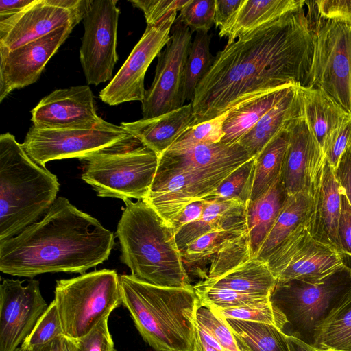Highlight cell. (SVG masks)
<instances>
[{
	"label": "cell",
	"mask_w": 351,
	"mask_h": 351,
	"mask_svg": "<svg viewBox=\"0 0 351 351\" xmlns=\"http://www.w3.org/2000/svg\"><path fill=\"white\" fill-rule=\"evenodd\" d=\"M305 1L280 18L227 43L214 56L191 101L193 127L258 94L289 84L308 87L314 32Z\"/></svg>",
	"instance_id": "obj_1"
},
{
	"label": "cell",
	"mask_w": 351,
	"mask_h": 351,
	"mask_svg": "<svg viewBox=\"0 0 351 351\" xmlns=\"http://www.w3.org/2000/svg\"><path fill=\"white\" fill-rule=\"evenodd\" d=\"M114 244L110 230L59 197L41 220L0 241V271L29 278L45 273L82 274L108 260Z\"/></svg>",
	"instance_id": "obj_2"
},
{
	"label": "cell",
	"mask_w": 351,
	"mask_h": 351,
	"mask_svg": "<svg viewBox=\"0 0 351 351\" xmlns=\"http://www.w3.org/2000/svg\"><path fill=\"white\" fill-rule=\"evenodd\" d=\"M252 158L239 144L218 143L165 152L143 200L170 226L191 203L203 201Z\"/></svg>",
	"instance_id": "obj_3"
},
{
	"label": "cell",
	"mask_w": 351,
	"mask_h": 351,
	"mask_svg": "<svg viewBox=\"0 0 351 351\" xmlns=\"http://www.w3.org/2000/svg\"><path fill=\"white\" fill-rule=\"evenodd\" d=\"M122 304L143 340L155 351H195L197 312L201 306L193 289L165 287L119 276Z\"/></svg>",
	"instance_id": "obj_4"
},
{
	"label": "cell",
	"mask_w": 351,
	"mask_h": 351,
	"mask_svg": "<svg viewBox=\"0 0 351 351\" xmlns=\"http://www.w3.org/2000/svg\"><path fill=\"white\" fill-rule=\"evenodd\" d=\"M123 202L116 232L122 263L146 283L192 287L172 228L143 200Z\"/></svg>",
	"instance_id": "obj_5"
},
{
	"label": "cell",
	"mask_w": 351,
	"mask_h": 351,
	"mask_svg": "<svg viewBox=\"0 0 351 351\" xmlns=\"http://www.w3.org/2000/svg\"><path fill=\"white\" fill-rule=\"evenodd\" d=\"M60 184L7 132L0 136V241L12 238L48 211Z\"/></svg>",
	"instance_id": "obj_6"
},
{
	"label": "cell",
	"mask_w": 351,
	"mask_h": 351,
	"mask_svg": "<svg viewBox=\"0 0 351 351\" xmlns=\"http://www.w3.org/2000/svg\"><path fill=\"white\" fill-rule=\"evenodd\" d=\"M159 157L133 136L80 160L82 179L97 195L144 200L153 182Z\"/></svg>",
	"instance_id": "obj_7"
},
{
	"label": "cell",
	"mask_w": 351,
	"mask_h": 351,
	"mask_svg": "<svg viewBox=\"0 0 351 351\" xmlns=\"http://www.w3.org/2000/svg\"><path fill=\"white\" fill-rule=\"evenodd\" d=\"M351 292V267L345 265L315 281L276 282L270 300L285 316L293 335L313 345L317 328Z\"/></svg>",
	"instance_id": "obj_8"
},
{
	"label": "cell",
	"mask_w": 351,
	"mask_h": 351,
	"mask_svg": "<svg viewBox=\"0 0 351 351\" xmlns=\"http://www.w3.org/2000/svg\"><path fill=\"white\" fill-rule=\"evenodd\" d=\"M54 301L64 335L76 340L122 304L119 276L101 269L56 281Z\"/></svg>",
	"instance_id": "obj_9"
},
{
	"label": "cell",
	"mask_w": 351,
	"mask_h": 351,
	"mask_svg": "<svg viewBox=\"0 0 351 351\" xmlns=\"http://www.w3.org/2000/svg\"><path fill=\"white\" fill-rule=\"evenodd\" d=\"M311 23L315 47L308 87L321 89L351 114V19L317 16Z\"/></svg>",
	"instance_id": "obj_10"
},
{
	"label": "cell",
	"mask_w": 351,
	"mask_h": 351,
	"mask_svg": "<svg viewBox=\"0 0 351 351\" xmlns=\"http://www.w3.org/2000/svg\"><path fill=\"white\" fill-rule=\"evenodd\" d=\"M130 136L121 125L104 119L90 129H40L33 125L22 145L36 162L45 166L54 160L82 159Z\"/></svg>",
	"instance_id": "obj_11"
},
{
	"label": "cell",
	"mask_w": 351,
	"mask_h": 351,
	"mask_svg": "<svg viewBox=\"0 0 351 351\" xmlns=\"http://www.w3.org/2000/svg\"><path fill=\"white\" fill-rule=\"evenodd\" d=\"M276 282L320 280L346 265L337 251L315 239L300 224L266 261Z\"/></svg>",
	"instance_id": "obj_12"
},
{
	"label": "cell",
	"mask_w": 351,
	"mask_h": 351,
	"mask_svg": "<svg viewBox=\"0 0 351 351\" xmlns=\"http://www.w3.org/2000/svg\"><path fill=\"white\" fill-rule=\"evenodd\" d=\"M117 0H90L83 19L80 49L81 65L88 84L98 85L112 76L118 60L117 34L120 10Z\"/></svg>",
	"instance_id": "obj_13"
},
{
	"label": "cell",
	"mask_w": 351,
	"mask_h": 351,
	"mask_svg": "<svg viewBox=\"0 0 351 351\" xmlns=\"http://www.w3.org/2000/svg\"><path fill=\"white\" fill-rule=\"evenodd\" d=\"M166 47L157 56L154 79L141 101L143 119L156 117L184 106L182 77L193 32L176 19Z\"/></svg>",
	"instance_id": "obj_14"
},
{
	"label": "cell",
	"mask_w": 351,
	"mask_h": 351,
	"mask_svg": "<svg viewBox=\"0 0 351 351\" xmlns=\"http://www.w3.org/2000/svg\"><path fill=\"white\" fill-rule=\"evenodd\" d=\"M176 16L177 12H173L156 24L147 25L124 64L100 91L99 97L102 101L110 106H116L127 101H143L145 93L144 80L146 71L169 41Z\"/></svg>",
	"instance_id": "obj_15"
},
{
	"label": "cell",
	"mask_w": 351,
	"mask_h": 351,
	"mask_svg": "<svg viewBox=\"0 0 351 351\" xmlns=\"http://www.w3.org/2000/svg\"><path fill=\"white\" fill-rule=\"evenodd\" d=\"M38 280L3 279L0 285V351H14L47 308Z\"/></svg>",
	"instance_id": "obj_16"
},
{
	"label": "cell",
	"mask_w": 351,
	"mask_h": 351,
	"mask_svg": "<svg viewBox=\"0 0 351 351\" xmlns=\"http://www.w3.org/2000/svg\"><path fill=\"white\" fill-rule=\"evenodd\" d=\"M74 26L66 25L19 47L0 46V101L12 91L35 83Z\"/></svg>",
	"instance_id": "obj_17"
},
{
	"label": "cell",
	"mask_w": 351,
	"mask_h": 351,
	"mask_svg": "<svg viewBox=\"0 0 351 351\" xmlns=\"http://www.w3.org/2000/svg\"><path fill=\"white\" fill-rule=\"evenodd\" d=\"M33 125L40 129H90L103 119L95 110L87 85L56 90L32 110Z\"/></svg>",
	"instance_id": "obj_18"
},
{
	"label": "cell",
	"mask_w": 351,
	"mask_h": 351,
	"mask_svg": "<svg viewBox=\"0 0 351 351\" xmlns=\"http://www.w3.org/2000/svg\"><path fill=\"white\" fill-rule=\"evenodd\" d=\"M85 15L55 5L49 0H34L16 14L0 16V46L16 49L64 25L75 27Z\"/></svg>",
	"instance_id": "obj_19"
},
{
	"label": "cell",
	"mask_w": 351,
	"mask_h": 351,
	"mask_svg": "<svg viewBox=\"0 0 351 351\" xmlns=\"http://www.w3.org/2000/svg\"><path fill=\"white\" fill-rule=\"evenodd\" d=\"M290 138L281 179L288 196L311 191L325 156L311 133L303 112L289 124Z\"/></svg>",
	"instance_id": "obj_20"
},
{
	"label": "cell",
	"mask_w": 351,
	"mask_h": 351,
	"mask_svg": "<svg viewBox=\"0 0 351 351\" xmlns=\"http://www.w3.org/2000/svg\"><path fill=\"white\" fill-rule=\"evenodd\" d=\"M312 199L304 225L313 237L343 257L338 235L341 189L335 169L325 159L311 189Z\"/></svg>",
	"instance_id": "obj_21"
},
{
	"label": "cell",
	"mask_w": 351,
	"mask_h": 351,
	"mask_svg": "<svg viewBox=\"0 0 351 351\" xmlns=\"http://www.w3.org/2000/svg\"><path fill=\"white\" fill-rule=\"evenodd\" d=\"M193 106L190 102L156 117L122 122L121 126L160 157L193 127Z\"/></svg>",
	"instance_id": "obj_22"
},
{
	"label": "cell",
	"mask_w": 351,
	"mask_h": 351,
	"mask_svg": "<svg viewBox=\"0 0 351 351\" xmlns=\"http://www.w3.org/2000/svg\"><path fill=\"white\" fill-rule=\"evenodd\" d=\"M204 201L206 206L202 217L182 228L176 234V241L180 252L206 233L247 228L246 204L239 198Z\"/></svg>",
	"instance_id": "obj_23"
},
{
	"label": "cell",
	"mask_w": 351,
	"mask_h": 351,
	"mask_svg": "<svg viewBox=\"0 0 351 351\" xmlns=\"http://www.w3.org/2000/svg\"><path fill=\"white\" fill-rule=\"evenodd\" d=\"M300 85L295 84L238 142L252 157L263 149L298 116L302 110Z\"/></svg>",
	"instance_id": "obj_24"
},
{
	"label": "cell",
	"mask_w": 351,
	"mask_h": 351,
	"mask_svg": "<svg viewBox=\"0 0 351 351\" xmlns=\"http://www.w3.org/2000/svg\"><path fill=\"white\" fill-rule=\"evenodd\" d=\"M299 90L304 117L324 155L331 136L350 113L321 89L300 86Z\"/></svg>",
	"instance_id": "obj_25"
},
{
	"label": "cell",
	"mask_w": 351,
	"mask_h": 351,
	"mask_svg": "<svg viewBox=\"0 0 351 351\" xmlns=\"http://www.w3.org/2000/svg\"><path fill=\"white\" fill-rule=\"evenodd\" d=\"M304 0H243L228 25L219 32L228 43L251 33L304 3Z\"/></svg>",
	"instance_id": "obj_26"
},
{
	"label": "cell",
	"mask_w": 351,
	"mask_h": 351,
	"mask_svg": "<svg viewBox=\"0 0 351 351\" xmlns=\"http://www.w3.org/2000/svg\"><path fill=\"white\" fill-rule=\"evenodd\" d=\"M296 84L258 94L232 107L223 122L221 143H238L241 138Z\"/></svg>",
	"instance_id": "obj_27"
},
{
	"label": "cell",
	"mask_w": 351,
	"mask_h": 351,
	"mask_svg": "<svg viewBox=\"0 0 351 351\" xmlns=\"http://www.w3.org/2000/svg\"><path fill=\"white\" fill-rule=\"evenodd\" d=\"M287 197L280 176L262 196L246 203L247 225L253 258L257 257Z\"/></svg>",
	"instance_id": "obj_28"
},
{
	"label": "cell",
	"mask_w": 351,
	"mask_h": 351,
	"mask_svg": "<svg viewBox=\"0 0 351 351\" xmlns=\"http://www.w3.org/2000/svg\"><path fill=\"white\" fill-rule=\"evenodd\" d=\"M276 284L267 262L252 258L221 276L200 280L193 286L270 295Z\"/></svg>",
	"instance_id": "obj_29"
},
{
	"label": "cell",
	"mask_w": 351,
	"mask_h": 351,
	"mask_svg": "<svg viewBox=\"0 0 351 351\" xmlns=\"http://www.w3.org/2000/svg\"><path fill=\"white\" fill-rule=\"evenodd\" d=\"M311 191L288 196L283 207L257 255L267 261L271 252L301 223H304L311 206Z\"/></svg>",
	"instance_id": "obj_30"
},
{
	"label": "cell",
	"mask_w": 351,
	"mask_h": 351,
	"mask_svg": "<svg viewBox=\"0 0 351 351\" xmlns=\"http://www.w3.org/2000/svg\"><path fill=\"white\" fill-rule=\"evenodd\" d=\"M222 318L232 330L239 348L249 351H290L287 334L275 326Z\"/></svg>",
	"instance_id": "obj_31"
},
{
	"label": "cell",
	"mask_w": 351,
	"mask_h": 351,
	"mask_svg": "<svg viewBox=\"0 0 351 351\" xmlns=\"http://www.w3.org/2000/svg\"><path fill=\"white\" fill-rule=\"evenodd\" d=\"M289 124L255 157L250 201L262 196L281 176L290 138Z\"/></svg>",
	"instance_id": "obj_32"
},
{
	"label": "cell",
	"mask_w": 351,
	"mask_h": 351,
	"mask_svg": "<svg viewBox=\"0 0 351 351\" xmlns=\"http://www.w3.org/2000/svg\"><path fill=\"white\" fill-rule=\"evenodd\" d=\"M313 346L324 351H351V292L317 328Z\"/></svg>",
	"instance_id": "obj_33"
},
{
	"label": "cell",
	"mask_w": 351,
	"mask_h": 351,
	"mask_svg": "<svg viewBox=\"0 0 351 351\" xmlns=\"http://www.w3.org/2000/svg\"><path fill=\"white\" fill-rule=\"evenodd\" d=\"M211 35L197 32L184 64L182 82V101H193L197 86L211 66L214 56L210 52Z\"/></svg>",
	"instance_id": "obj_34"
},
{
	"label": "cell",
	"mask_w": 351,
	"mask_h": 351,
	"mask_svg": "<svg viewBox=\"0 0 351 351\" xmlns=\"http://www.w3.org/2000/svg\"><path fill=\"white\" fill-rule=\"evenodd\" d=\"M248 232L247 228L214 231L202 235L180 252L186 272L194 273L203 278L202 269L213 256L228 239Z\"/></svg>",
	"instance_id": "obj_35"
},
{
	"label": "cell",
	"mask_w": 351,
	"mask_h": 351,
	"mask_svg": "<svg viewBox=\"0 0 351 351\" xmlns=\"http://www.w3.org/2000/svg\"><path fill=\"white\" fill-rule=\"evenodd\" d=\"M252 258L248 232L232 237L210 258L206 279L221 276Z\"/></svg>",
	"instance_id": "obj_36"
},
{
	"label": "cell",
	"mask_w": 351,
	"mask_h": 351,
	"mask_svg": "<svg viewBox=\"0 0 351 351\" xmlns=\"http://www.w3.org/2000/svg\"><path fill=\"white\" fill-rule=\"evenodd\" d=\"M193 289L199 300L201 306L209 308H234L256 306L270 301V295L239 292L217 287H197Z\"/></svg>",
	"instance_id": "obj_37"
},
{
	"label": "cell",
	"mask_w": 351,
	"mask_h": 351,
	"mask_svg": "<svg viewBox=\"0 0 351 351\" xmlns=\"http://www.w3.org/2000/svg\"><path fill=\"white\" fill-rule=\"evenodd\" d=\"M254 167L255 157L237 169L215 191L204 200H225L239 198L246 204L250 199Z\"/></svg>",
	"instance_id": "obj_38"
},
{
	"label": "cell",
	"mask_w": 351,
	"mask_h": 351,
	"mask_svg": "<svg viewBox=\"0 0 351 351\" xmlns=\"http://www.w3.org/2000/svg\"><path fill=\"white\" fill-rule=\"evenodd\" d=\"M227 114L228 112L189 128L167 150L181 151L220 143L224 136L223 125Z\"/></svg>",
	"instance_id": "obj_39"
},
{
	"label": "cell",
	"mask_w": 351,
	"mask_h": 351,
	"mask_svg": "<svg viewBox=\"0 0 351 351\" xmlns=\"http://www.w3.org/2000/svg\"><path fill=\"white\" fill-rule=\"evenodd\" d=\"M223 318L259 322L276 326L284 332L287 319L271 300L259 305L234 308H210Z\"/></svg>",
	"instance_id": "obj_40"
},
{
	"label": "cell",
	"mask_w": 351,
	"mask_h": 351,
	"mask_svg": "<svg viewBox=\"0 0 351 351\" xmlns=\"http://www.w3.org/2000/svg\"><path fill=\"white\" fill-rule=\"evenodd\" d=\"M62 335H64V332L58 309L53 300L21 346L32 349Z\"/></svg>",
	"instance_id": "obj_41"
},
{
	"label": "cell",
	"mask_w": 351,
	"mask_h": 351,
	"mask_svg": "<svg viewBox=\"0 0 351 351\" xmlns=\"http://www.w3.org/2000/svg\"><path fill=\"white\" fill-rule=\"evenodd\" d=\"M197 323L217 340L223 351H240L230 327L221 317L210 308L204 306L198 308Z\"/></svg>",
	"instance_id": "obj_42"
},
{
	"label": "cell",
	"mask_w": 351,
	"mask_h": 351,
	"mask_svg": "<svg viewBox=\"0 0 351 351\" xmlns=\"http://www.w3.org/2000/svg\"><path fill=\"white\" fill-rule=\"evenodd\" d=\"M215 0H189L178 19L194 32H208L214 23Z\"/></svg>",
	"instance_id": "obj_43"
},
{
	"label": "cell",
	"mask_w": 351,
	"mask_h": 351,
	"mask_svg": "<svg viewBox=\"0 0 351 351\" xmlns=\"http://www.w3.org/2000/svg\"><path fill=\"white\" fill-rule=\"evenodd\" d=\"M108 317L102 319L88 333L75 340L77 351H115L108 329Z\"/></svg>",
	"instance_id": "obj_44"
},
{
	"label": "cell",
	"mask_w": 351,
	"mask_h": 351,
	"mask_svg": "<svg viewBox=\"0 0 351 351\" xmlns=\"http://www.w3.org/2000/svg\"><path fill=\"white\" fill-rule=\"evenodd\" d=\"M189 0H131L143 13L147 25L156 24L167 14L180 11Z\"/></svg>",
	"instance_id": "obj_45"
},
{
	"label": "cell",
	"mask_w": 351,
	"mask_h": 351,
	"mask_svg": "<svg viewBox=\"0 0 351 351\" xmlns=\"http://www.w3.org/2000/svg\"><path fill=\"white\" fill-rule=\"evenodd\" d=\"M351 145V114H349L329 140L325 152V159L335 170L337 168L344 152Z\"/></svg>",
	"instance_id": "obj_46"
},
{
	"label": "cell",
	"mask_w": 351,
	"mask_h": 351,
	"mask_svg": "<svg viewBox=\"0 0 351 351\" xmlns=\"http://www.w3.org/2000/svg\"><path fill=\"white\" fill-rule=\"evenodd\" d=\"M338 235L345 263L351 267V206L341 190Z\"/></svg>",
	"instance_id": "obj_47"
},
{
	"label": "cell",
	"mask_w": 351,
	"mask_h": 351,
	"mask_svg": "<svg viewBox=\"0 0 351 351\" xmlns=\"http://www.w3.org/2000/svg\"><path fill=\"white\" fill-rule=\"evenodd\" d=\"M313 3L320 18L351 19V0H317Z\"/></svg>",
	"instance_id": "obj_48"
},
{
	"label": "cell",
	"mask_w": 351,
	"mask_h": 351,
	"mask_svg": "<svg viewBox=\"0 0 351 351\" xmlns=\"http://www.w3.org/2000/svg\"><path fill=\"white\" fill-rule=\"evenodd\" d=\"M243 0H215L214 23L219 31L224 29L238 11Z\"/></svg>",
	"instance_id": "obj_49"
},
{
	"label": "cell",
	"mask_w": 351,
	"mask_h": 351,
	"mask_svg": "<svg viewBox=\"0 0 351 351\" xmlns=\"http://www.w3.org/2000/svg\"><path fill=\"white\" fill-rule=\"evenodd\" d=\"M205 206L204 200L187 205L170 225L175 234L184 226L198 220L203 214Z\"/></svg>",
	"instance_id": "obj_50"
},
{
	"label": "cell",
	"mask_w": 351,
	"mask_h": 351,
	"mask_svg": "<svg viewBox=\"0 0 351 351\" xmlns=\"http://www.w3.org/2000/svg\"><path fill=\"white\" fill-rule=\"evenodd\" d=\"M335 173L340 187L351 206V153L349 148L341 156Z\"/></svg>",
	"instance_id": "obj_51"
},
{
	"label": "cell",
	"mask_w": 351,
	"mask_h": 351,
	"mask_svg": "<svg viewBox=\"0 0 351 351\" xmlns=\"http://www.w3.org/2000/svg\"><path fill=\"white\" fill-rule=\"evenodd\" d=\"M32 351H77L76 343L66 335L60 336L41 346L34 347Z\"/></svg>",
	"instance_id": "obj_52"
},
{
	"label": "cell",
	"mask_w": 351,
	"mask_h": 351,
	"mask_svg": "<svg viewBox=\"0 0 351 351\" xmlns=\"http://www.w3.org/2000/svg\"><path fill=\"white\" fill-rule=\"evenodd\" d=\"M34 0H0V16L16 14L31 5Z\"/></svg>",
	"instance_id": "obj_53"
},
{
	"label": "cell",
	"mask_w": 351,
	"mask_h": 351,
	"mask_svg": "<svg viewBox=\"0 0 351 351\" xmlns=\"http://www.w3.org/2000/svg\"><path fill=\"white\" fill-rule=\"evenodd\" d=\"M290 351H324L293 335H287Z\"/></svg>",
	"instance_id": "obj_54"
},
{
	"label": "cell",
	"mask_w": 351,
	"mask_h": 351,
	"mask_svg": "<svg viewBox=\"0 0 351 351\" xmlns=\"http://www.w3.org/2000/svg\"><path fill=\"white\" fill-rule=\"evenodd\" d=\"M195 351H221L217 350L209 345H208L205 341H202L198 335L197 333V339L196 343Z\"/></svg>",
	"instance_id": "obj_55"
},
{
	"label": "cell",
	"mask_w": 351,
	"mask_h": 351,
	"mask_svg": "<svg viewBox=\"0 0 351 351\" xmlns=\"http://www.w3.org/2000/svg\"><path fill=\"white\" fill-rule=\"evenodd\" d=\"M14 351H32L31 349L20 346Z\"/></svg>",
	"instance_id": "obj_56"
},
{
	"label": "cell",
	"mask_w": 351,
	"mask_h": 351,
	"mask_svg": "<svg viewBox=\"0 0 351 351\" xmlns=\"http://www.w3.org/2000/svg\"><path fill=\"white\" fill-rule=\"evenodd\" d=\"M239 348L240 351H249V350H245L244 348H239Z\"/></svg>",
	"instance_id": "obj_57"
},
{
	"label": "cell",
	"mask_w": 351,
	"mask_h": 351,
	"mask_svg": "<svg viewBox=\"0 0 351 351\" xmlns=\"http://www.w3.org/2000/svg\"><path fill=\"white\" fill-rule=\"evenodd\" d=\"M349 149H350V153H351V145H350V147H349Z\"/></svg>",
	"instance_id": "obj_58"
}]
</instances>
